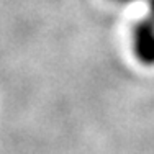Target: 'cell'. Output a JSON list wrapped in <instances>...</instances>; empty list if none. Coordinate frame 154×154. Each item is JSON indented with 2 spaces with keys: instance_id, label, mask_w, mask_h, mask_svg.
<instances>
[{
  "instance_id": "1",
  "label": "cell",
  "mask_w": 154,
  "mask_h": 154,
  "mask_svg": "<svg viewBox=\"0 0 154 154\" xmlns=\"http://www.w3.org/2000/svg\"><path fill=\"white\" fill-rule=\"evenodd\" d=\"M131 46L138 62L154 66V21L144 17L134 23L131 30Z\"/></svg>"
},
{
  "instance_id": "2",
  "label": "cell",
  "mask_w": 154,
  "mask_h": 154,
  "mask_svg": "<svg viewBox=\"0 0 154 154\" xmlns=\"http://www.w3.org/2000/svg\"><path fill=\"white\" fill-rule=\"evenodd\" d=\"M146 7H148V18L154 21V0H146Z\"/></svg>"
},
{
  "instance_id": "3",
  "label": "cell",
  "mask_w": 154,
  "mask_h": 154,
  "mask_svg": "<svg viewBox=\"0 0 154 154\" xmlns=\"http://www.w3.org/2000/svg\"><path fill=\"white\" fill-rule=\"evenodd\" d=\"M113 3H118V5H130V3L139 2V0H112Z\"/></svg>"
}]
</instances>
